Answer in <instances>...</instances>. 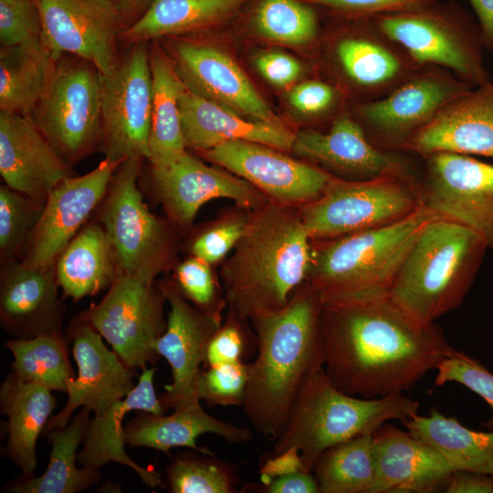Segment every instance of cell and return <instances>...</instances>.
<instances>
[{
	"label": "cell",
	"instance_id": "cell-27",
	"mask_svg": "<svg viewBox=\"0 0 493 493\" xmlns=\"http://www.w3.org/2000/svg\"><path fill=\"white\" fill-rule=\"evenodd\" d=\"M376 475L371 493H432L454 471L429 444L389 423L374 432Z\"/></svg>",
	"mask_w": 493,
	"mask_h": 493
},
{
	"label": "cell",
	"instance_id": "cell-52",
	"mask_svg": "<svg viewBox=\"0 0 493 493\" xmlns=\"http://www.w3.org/2000/svg\"><path fill=\"white\" fill-rule=\"evenodd\" d=\"M266 493H318L319 485L312 472L297 471L263 482L257 488Z\"/></svg>",
	"mask_w": 493,
	"mask_h": 493
},
{
	"label": "cell",
	"instance_id": "cell-5",
	"mask_svg": "<svg viewBox=\"0 0 493 493\" xmlns=\"http://www.w3.org/2000/svg\"><path fill=\"white\" fill-rule=\"evenodd\" d=\"M419 403L403 393L362 398L337 388L324 367L310 372L292 404L271 454L296 448L307 471L328 448L364 433H374L390 420L409 419Z\"/></svg>",
	"mask_w": 493,
	"mask_h": 493
},
{
	"label": "cell",
	"instance_id": "cell-44",
	"mask_svg": "<svg viewBox=\"0 0 493 493\" xmlns=\"http://www.w3.org/2000/svg\"><path fill=\"white\" fill-rule=\"evenodd\" d=\"M210 264L193 257L180 263L175 270V285L180 293L194 307L221 317L225 299L221 296Z\"/></svg>",
	"mask_w": 493,
	"mask_h": 493
},
{
	"label": "cell",
	"instance_id": "cell-53",
	"mask_svg": "<svg viewBox=\"0 0 493 493\" xmlns=\"http://www.w3.org/2000/svg\"><path fill=\"white\" fill-rule=\"evenodd\" d=\"M445 489L446 493H493V476L467 470H454Z\"/></svg>",
	"mask_w": 493,
	"mask_h": 493
},
{
	"label": "cell",
	"instance_id": "cell-43",
	"mask_svg": "<svg viewBox=\"0 0 493 493\" xmlns=\"http://www.w3.org/2000/svg\"><path fill=\"white\" fill-rule=\"evenodd\" d=\"M249 362H225L201 369L196 393L208 406L243 405Z\"/></svg>",
	"mask_w": 493,
	"mask_h": 493
},
{
	"label": "cell",
	"instance_id": "cell-9",
	"mask_svg": "<svg viewBox=\"0 0 493 493\" xmlns=\"http://www.w3.org/2000/svg\"><path fill=\"white\" fill-rule=\"evenodd\" d=\"M422 205L421 189L412 173L368 180L331 176L300 217L311 238H336L392 224Z\"/></svg>",
	"mask_w": 493,
	"mask_h": 493
},
{
	"label": "cell",
	"instance_id": "cell-41",
	"mask_svg": "<svg viewBox=\"0 0 493 493\" xmlns=\"http://www.w3.org/2000/svg\"><path fill=\"white\" fill-rule=\"evenodd\" d=\"M171 493H232L236 491L235 469L212 453L197 450L176 455L165 468Z\"/></svg>",
	"mask_w": 493,
	"mask_h": 493
},
{
	"label": "cell",
	"instance_id": "cell-2",
	"mask_svg": "<svg viewBox=\"0 0 493 493\" xmlns=\"http://www.w3.org/2000/svg\"><path fill=\"white\" fill-rule=\"evenodd\" d=\"M320 307L319 295L308 286L282 309L252 319L257 351L242 407L268 441L281 433L308 374L324 367Z\"/></svg>",
	"mask_w": 493,
	"mask_h": 493
},
{
	"label": "cell",
	"instance_id": "cell-47",
	"mask_svg": "<svg viewBox=\"0 0 493 493\" xmlns=\"http://www.w3.org/2000/svg\"><path fill=\"white\" fill-rule=\"evenodd\" d=\"M241 320L230 310L228 320L215 332L208 343L203 367L246 362L252 349L240 325Z\"/></svg>",
	"mask_w": 493,
	"mask_h": 493
},
{
	"label": "cell",
	"instance_id": "cell-11",
	"mask_svg": "<svg viewBox=\"0 0 493 493\" xmlns=\"http://www.w3.org/2000/svg\"><path fill=\"white\" fill-rule=\"evenodd\" d=\"M165 296L157 283L120 273L102 299L74 319L94 328L129 367L144 369L159 354L163 334Z\"/></svg>",
	"mask_w": 493,
	"mask_h": 493
},
{
	"label": "cell",
	"instance_id": "cell-30",
	"mask_svg": "<svg viewBox=\"0 0 493 493\" xmlns=\"http://www.w3.org/2000/svg\"><path fill=\"white\" fill-rule=\"evenodd\" d=\"M201 402L173 410L169 415L137 411L124 425L125 443L130 447H149L170 455L174 447H188L205 453L196 439L203 434H214L231 444L247 442L251 434L239 427L208 414Z\"/></svg>",
	"mask_w": 493,
	"mask_h": 493
},
{
	"label": "cell",
	"instance_id": "cell-28",
	"mask_svg": "<svg viewBox=\"0 0 493 493\" xmlns=\"http://www.w3.org/2000/svg\"><path fill=\"white\" fill-rule=\"evenodd\" d=\"M156 367L144 368L134 388L122 399L112 404L100 414L90 418L77 456L79 467L100 468L110 462L131 468L148 487L166 488L161 475L131 459L125 451V416L131 411L164 414L167 409L156 395L153 376Z\"/></svg>",
	"mask_w": 493,
	"mask_h": 493
},
{
	"label": "cell",
	"instance_id": "cell-40",
	"mask_svg": "<svg viewBox=\"0 0 493 493\" xmlns=\"http://www.w3.org/2000/svg\"><path fill=\"white\" fill-rule=\"evenodd\" d=\"M252 25L260 37L289 46L309 45L319 34L315 12L298 0H260Z\"/></svg>",
	"mask_w": 493,
	"mask_h": 493
},
{
	"label": "cell",
	"instance_id": "cell-20",
	"mask_svg": "<svg viewBox=\"0 0 493 493\" xmlns=\"http://www.w3.org/2000/svg\"><path fill=\"white\" fill-rule=\"evenodd\" d=\"M278 151L258 142L230 141L204 151V154L281 205L316 200L332 175Z\"/></svg>",
	"mask_w": 493,
	"mask_h": 493
},
{
	"label": "cell",
	"instance_id": "cell-14",
	"mask_svg": "<svg viewBox=\"0 0 493 493\" xmlns=\"http://www.w3.org/2000/svg\"><path fill=\"white\" fill-rule=\"evenodd\" d=\"M423 158V205L471 228L493 248V164L448 152Z\"/></svg>",
	"mask_w": 493,
	"mask_h": 493
},
{
	"label": "cell",
	"instance_id": "cell-51",
	"mask_svg": "<svg viewBox=\"0 0 493 493\" xmlns=\"http://www.w3.org/2000/svg\"><path fill=\"white\" fill-rule=\"evenodd\" d=\"M255 65L259 73L269 83L277 87H287L297 80L302 71L301 64L293 57L277 51L257 55Z\"/></svg>",
	"mask_w": 493,
	"mask_h": 493
},
{
	"label": "cell",
	"instance_id": "cell-25",
	"mask_svg": "<svg viewBox=\"0 0 493 493\" xmlns=\"http://www.w3.org/2000/svg\"><path fill=\"white\" fill-rule=\"evenodd\" d=\"M401 151L421 157L448 152L493 158V82L471 88L448 101Z\"/></svg>",
	"mask_w": 493,
	"mask_h": 493
},
{
	"label": "cell",
	"instance_id": "cell-23",
	"mask_svg": "<svg viewBox=\"0 0 493 493\" xmlns=\"http://www.w3.org/2000/svg\"><path fill=\"white\" fill-rule=\"evenodd\" d=\"M58 288L55 264L33 267L22 260L1 264L2 328L14 338L65 336Z\"/></svg>",
	"mask_w": 493,
	"mask_h": 493
},
{
	"label": "cell",
	"instance_id": "cell-36",
	"mask_svg": "<svg viewBox=\"0 0 493 493\" xmlns=\"http://www.w3.org/2000/svg\"><path fill=\"white\" fill-rule=\"evenodd\" d=\"M402 423L414 436L439 451L453 470L493 476V430L469 429L434 407L427 416L416 414Z\"/></svg>",
	"mask_w": 493,
	"mask_h": 493
},
{
	"label": "cell",
	"instance_id": "cell-22",
	"mask_svg": "<svg viewBox=\"0 0 493 493\" xmlns=\"http://www.w3.org/2000/svg\"><path fill=\"white\" fill-rule=\"evenodd\" d=\"M185 87L250 120L282 123L242 68L221 49L194 41L171 46Z\"/></svg>",
	"mask_w": 493,
	"mask_h": 493
},
{
	"label": "cell",
	"instance_id": "cell-4",
	"mask_svg": "<svg viewBox=\"0 0 493 493\" xmlns=\"http://www.w3.org/2000/svg\"><path fill=\"white\" fill-rule=\"evenodd\" d=\"M487 249L486 242L474 230L438 215L418 235L389 298L415 320L433 323L463 302Z\"/></svg>",
	"mask_w": 493,
	"mask_h": 493
},
{
	"label": "cell",
	"instance_id": "cell-1",
	"mask_svg": "<svg viewBox=\"0 0 493 493\" xmlns=\"http://www.w3.org/2000/svg\"><path fill=\"white\" fill-rule=\"evenodd\" d=\"M320 304L324 370L348 394L403 393L455 350L435 322L415 320L389 296Z\"/></svg>",
	"mask_w": 493,
	"mask_h": 493
},
{
	"label": "cell",
	"instance_id": "cell-37",
	"mask_svg": "<svg viewBox=\"0 0 493 493\" xmlns=\"http://www.w3.org/2000/svg\"><path fill=\"white\" fill-rule=\"evenodd\" d=\"M246 0H152L148 9L120 35L128 44L179 35L217 23Z\"/></svg>",
	"mask_w": 493,
	"mask_h": 493
},
{
	"label": "cell",
	"instance_id": "cell-42",
	"mask_svg": "<svg viewBox=\"0 0 493 493\" xmlns=\"http://www.w3.org/2000/svg\"><path fill=\"white\" fill-rule=\"evenodd\" d=\"M43 207L7 185L0 187L1 264L22 260Z\"/></svg>",
	"mask_w": 493,
	"mask_h": 493
},
{
	"label": "cell",
	"instance_id": "cell-48",
	"mask_svg": "<svg viewBox=\"0 0 493 493\" xmlns=\"http://www.w3.org/2000/svg\"><path fill=\"white\" fill-rule=\"evenodd\" d=\"M246 220H228L199 235L193 242L194 257L208 264L215 263L235 247L242 236Z\"/></svg>",
	"mask_w": 493,
	"mask_h": 493
},
{
	"label": "cell",
	"instance_id": "cell-35",
	"mask_svg": "<svg viewBox=\"0 0 493 493\" xmlns=\"http://www.w3.org/2000/svg\"><path fill=\"white\" fill-rule=\"evenodd\" d=\"M61 57L46 45L42 37L1 47V111L30 115Z\"/></svg>",
	"mask_w": 493,
	"mask_h": 493
},
{
	"label": "cell",
	"instance_id": "cell-6",
	"mask_svg": "<svg viewBox=\"0 0 493 493\" xmlns=\"http://www.w3.org/2000/svg\"><path fill=\"white\" fill-rule=\"evenodd\" d=\"M438 215L423 205L392 224L333 238L313 255L309 287L320 300L389 296L418 235Z\"/></svg>",
	"mask_w": 493,
	"mask_h": 493
},
{
	"label": "cell",
	"instance_id": "cell-26",
	"mask_svg": "<svg viewBox=\"0 0 493 493\" xmlns=\"http://www.w3.org/2000/svg\"><path fill=\"white\" fill-rule=\"evenodd\" d=\"M350 180L389 174H411L409 164L391 151L375 146L352 114H341L327 132L313 130L295 134L292 149Z\"/></svg>",
	"mask_w": 493,
	"mask_h": 493
},
{
	"label": "cell",
	"instance_id": "cell-8",
	"mask_svg": "<svg viewBox=\"0 0 493 493\" xmlns=\"http://www.w3.org/2000/svg\"><path fill=\"white\" fill-rule=\"evenodd\" d=\"M143 160L131 157L116 168L96 220L110 238L121 273L154 281L172 265L174 246L170 226L150 211L138 187Z\"/></svg>",
	"mask_w": 493,
	"mask_h": 493
},
{
	"label": "cell",
	"instance_id": "cell-24",
	"mask_svg": "<svg viewBox=\"0 0 493 493\" xmlns=\"http://www.w3.org/2000/svg\"><path fill=\"white\" fill-rule=\"evenodd\" d=\"M69 170L30 115L0 112V173L5 185L44 207Z\"/></svg>",
	"mask_w": 493,
	"mask_h": 493
},
{
	"label": "cell",
	"instance_id": "cell-21",
	"mask_svg": "<svg viewBox=\"0 0 493 493\" xmlns=\"http://www.w3.org/2000/svg\"><path fill=\"white\" fill-rule=\"evenodd\" d=\"M152 183L169 219L182 227L191 226L200 207L215 198L246 208L265 205V197L250 183L207 166L187 152L165 167H152Z\"/></svg>",
	"mask_w": 493,
	"mask_h": 493
},
{
	"label": "cell",
	"instance_id": "cell-15",
	"mask_svg": "<svg viewBox=\"0 0 493 493\" xmlns=\"http://www.w3.org/2000/svg\"><path fill=\"white\" fill-rule=\"evenodd\" d=\"M42 24V39L58 56L75 55L101 75L116 67V40L125 16L113 0H34Z\"/></svg>",
	"mask_w": 493,
	"mask_h": 493
},
{
	"label": "cell",
	"instance_id": "cell-17",
	"mask_svg": "<svg viewBox=\"0 0 493 493\" xmlns=\"http://www.w3.org/2000/svg\"><path fill=\"white\" fill-rule=\"evenodd\" d=\"M170 310L163 334L154 349L171 367L172 383L163 386L159 396L162 404L173 410L201 402L196 385L204 365L208 343L221 327V317L208 314L194 307L179 291L173 281L158 284Z\"/></svg>",
	"mask_w": 493,
	"mask_h": 493
},
{
	"label": "cell",
	"instance_id": "cell-55",
	"mask_svg": "<svg viewBox=\"0 0 493 493\" xmlns=\"http://www.w3.org/2000/svg\"><path fill=\"white\" fill-rule=\"evenodd\" d=\"M477 17L484 47L493 51V0H468Z\"/></svg>",
	"mask_w": 493,
	"mask_h": 493
},
{
	"label": "cell",
	"instance_id": "cell-3",
	"mask_svg": "<svg viewBox=\"0 0 493 493\" xmlns=\"http://www.w3.org/2000/svg\"><path fill=\"white\" fill-rule=\"evenodd\" d=\"M310 238L300 215L284 205L257 208L222 273L230 310L252 320L285 308L309 277Z\"/></svg>",
	"mask_w": 493,
	"mask_h": 493
},
{
	"label": "cell",
	"instance_id": "cell-31",
	"mask_svg": "<svg viewBox=\"0 0 493 493\" xmlns=\"http://www.w3.org/2000/svg\"><path fill=\"white\" fill-rule=\"evenodd\" d=\"M52 391L28 383L10 372L0 387V409L6 415L5 455L21 471L33 476L37 467L36 446L57 405Z\"/></svg>",
	"mask_w": 493,
	"mask_h": 493
},
{
	"label": "cell",
	"instance_id": "cell-18",
	"mask_svg": "<svg viewBox=\"0 0 493 493\" xmlns=\"http://www.w3.org/2000/svg\"><path fill=\"white\" fill-rule=\"evenodd\" d=\"M66 338L72 343L78 372L68 384L65 406L50 416L42 434L66 426L79 407L88 408L94 415L100 414L135 386L136 369L127 366L113 350H109L102 336L90 325L73 319Z\"/></svg>",
	"mask_w": 493,
	"mask_h": 493
},
{
	"label": "cell",
	"instance_id": "cell-29",
	"mask_svg": "<svg viewBox=\"0 0 493 493\" xmlns=\"http://www.w3.org/2000/svg\"><path fill=\"white\" fill-rule=\"evenodd\" d=\"M185 146L209 150L230 141H247L278 150L292 149L295 134L282 123L247 119L184 88L179 101Z\"/></svg>",
	"mask_w": 493,
	"mask_h": 493
},
{
	"label": "cell",
	"instance_id": "cell-46",
	"mask_svg": "<svg viewBox=\"0 0 493 493\" xmlns=\"http://www.w3.org/2000/svg\"><path fill=\"white\" fill-rule=\"evenodd\" d=\"M42 24L34 0H0L1 47L39 39Z\"/></svg>",
	"mask_w": 493,
	"mask_h": 493
},
{
	"label": "cell",
	"instance_id": "cell-54",
	"mask_svg": "<svg viewBox=\"0 0 493 493\" xmlns=\"http://www.w3.org/2000/svg\"><path fill=\"white\" fill-rule=\"evenodd\" d=\"M270 456L260 469L263 482L297 471H307L303 466L300 454L296 448H289L279 454H271Z\"/></svg>",
	"mask_w": 493,
	"mask_h": 493
},
{
	"label": "cell",
	"instance_id": "cell-7",
	"mask_svg": "<svg viewBox=\"0 0 493 493\" xmlns=\"http://www.w3.org/2000/svg\"><path fill=\"white\" fill-rule=\"evenodd\" d=\"M372 19L418 65L447 69L473 88L490 81L478 24L455 2L438 1Z\"/></svg>",
	"mask_w": 493,
	"mask_h": 493
},
{
	"label": "cell",
	"instance_id": "cell-45",
	"mask_svg": "<svg viewBox=\"0 0 493 493\" xmlns=\"http://www.w3.org/2000/svg\"><path fill=\"white\" fill-rule=\"evenodd\" d=\"M436 385L455 382L483 398L492 410V416L482 425L493 430V373L467 354L454 350L436 368Z\"/></svg>",
	"mask_w": 493,
	"mask_h": 493
},
{
	"label": "cell",
	"instance_id": "cell-12",
	"mask_svg": "<svg viewBox=\"0 0 493 493\" xmlns=\"http://www.w3.org/2000/svg\"><path fill=\"white\" fill-rule=\"evenodd\" d=\"M100 150L121 164L131 157L149 160L152 80L146 42L132 48L108 75L100 74Z\"/></svg>",
	"mask_w": 493,
	"mask_h": 493
},
{
	"label": "cell",
	"instance_id": "cell-32",
	"mask_svg": "<svg viewBox=\"0 0 493 493\" xmlns=\"http://www.w3.org/2000/svg\"><path fill=\"white\" fill-rule=\"evenodd\" d=\"M91 411L82 407L64 427L44 432L51 444L48 465L39 477L21 475L7 483L2 492L8 493H78L102 479L100 468L79 467L77 449L82 443Z\"/></svg>",
	"mask_w": 493,
	"mask_h": 493
},
{
	"label": "cell",
	"instance_id": "cell-19",
	"mask_svg": "<svg viewBox=\"0 0 493 493\" xmlns=\"http://www.w3.org/2000/svg\"><path fill=\"white\" fill-rule=\"evenodd\" d=\"M119 165L104 159L91 172L78 177L68 176L57 184L43 207L22 261L33 267L55 264L98 209Z\"/></svg>",
	"mask_w": 493,
	"mask_h": 493
},
{
	"label": "cell",
	"instance_id": "cell-13",
	"mask_svg": "<svg viewBox=\"0 0 493 493\" xmlns=\"http://www.w3.org/2000/svg\"><path fill=\"white\" fill-rule=\"evenodd\" d=\"M471 88L451 71L425 65L387 95L357 103L352 116L375 146L401 151L444 105Z\"/></svg>",
	"mask_w": 493,
	"mask_h": 493
},
{
	"label": "cell",
	"instance_id": "cell-49",
	"mask_svg": "<svg viewBox=\"0 0 493 493\" xmlns=\"http://www.w3.org/2000/svg\"><path fill=\"white\" fill-rule=\"evenodd\" d=\"M341 99L339 89L322 80H307L294 87L288 100L299 113L320 117L334 110Z\"/></svg>",
	"mask_w": 493,
	"mask_h": 493
},
{
	"label": "cell",
	"instance_id": "cell-39",
	"mask_svg": "<svg viewBox=\"0 0 493 493\" xmlns=\"http://www.w3.org/2000/svg\"><path fill=\"white\" fill-rule=\"evenodd\" d=\"M68 344L66 335L14 338L5 343L14 358L12 372L19 379L66 393L69 381L76 377Z\"/></svg>",
	"mask_w": 493,
	"mask_h": 493
},
{
	"label": "cell",
	"instance_id": "cell-38",
	"mask_svg": "<svg viewBox=\"0 0 493 493\" xmlns=\"http://www.w3.org/2000/svg\"><path fill=\"white\" fill-rule=\"evenodd\" d=\"M320 493H371L376 475L374 433L324 451L312 467Z\"/></svg>",
	"mask_w": 493,
	"mask_h": 493
},
{
	"label": "cell",
	"instance_id": "cell-50",
	"mask_svg": "<svg viewBox=\"0 0 493 493\" xmlns=\"http://www.w3.org/2000/svg\"><path fill=\"white\" fill-rule=\"evenodd\" d=\"M340 14L354 18L409 11L426 6L439 0H309Z\"/></svg>",
	"mask_w": 493,
	"mask_h": 493
},
{
	"label": "cell",
	"instance_id": "cell-56",
	"mask_svg": "<svg viewBox=\"0 0 493 493\" xmlns=\"http://www.w3.org/2000/svg\"><path fill=\"white\" fill-rule=\"evenodd\" d=\"M113 2L126 17L146 11L152 0H113Z\"/></svg>",
	"mask_w": 493,
	"mask_h": 493
},
{
	"label": "cell",
	"instance_id": "cell-10",
	"mask_svg": "<svg viewBox=\"0 0 493 493\" xmlns=\"http://www.w3.org/2000/svg\"><path fill=\"white\" fill-rule=\"evenodd\" d=\"M61 58L30 117L71 167L100 146V72L83 58L74 61Z\"/></svg>",
	"mask_w": 493,
	"mask_h": 493
},
{
	"label": "cell",
	"instance_id": "cell-33",
	"mask_svg": "<svg viewBox=\"0 0 493 493\" xmlns=\"http://www.w3.org/2000/svg\"><path fill=\"white\" fill-rule=\"evenodd\" d=\"M64 297L75 302L109 288L121 273L110 238L99 222L87 223L55 263Z\"/></svg>",
	"mask_w": 493,
	"mask_h": 493
},
{
	"label": "cell",
	"instance_id": "cell-16",
	"mask_svg": "<svg viewBox=\"0 0 493 493\" xmlns=\"http://www.w3.org/2000/svg\"><path fill=\"white\" fill-rule=\"evenodd\" d=\"M354 20L353 29L332 39L330 53L338 75L362 103L387 95L423 66L372 18Z\"/></svg>",
	"mask_w": 493,
	"mask_h": 493
},
{
	"label": "cell",
	"instance_id": "cell-34",
	"mask_svg": "<svg viewBox=\"0 0 493 493\" xmlns=\"http://www.w3.org/2000/svg\"><path fill=\"white\" fill-rule=\"evenodd\" d=\"M149 58L152 100L148 161L152 167L161 168L186 152L179 107L185 85L171 59L157 46L149 50Z\"/></svg>",
	"mask_w": 493,
	"mask_h": 493
}]
</instances>
